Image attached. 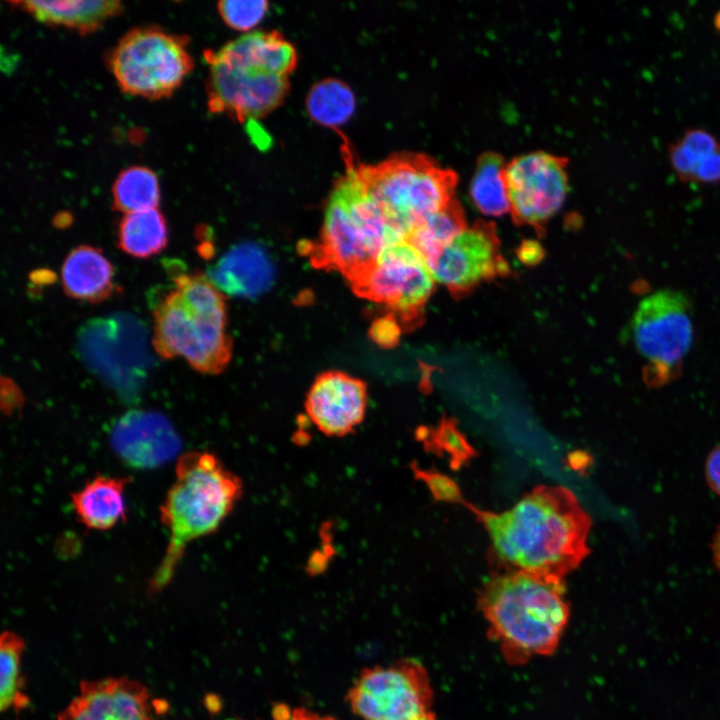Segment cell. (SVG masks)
<instances>
[{"mask_svg":"<svg viewBox=\"0 0 720 720\" xmlns=\"http://www.w3.org/2000/svg\"><path fill=\"white\" fill-rule=\"evenodd\" d=\"M467 506L486 529L497 559L512 570L564 579L590 553L591 518L565 487L538 486L500 513Z\"/></svg>","mask_w":720,"mask_h":720,"instance_id":"obj_1","label":"cell"},{"mask_svg":"<svg viewBox=\"0 0 720 720\" xmlns=\"http://www.w3.org/2000/svg\"><path fill=\"white\" fill-rule=\"evenodd\" d=\"M478 603L490 638L511 664L552 654L570 618L564 579L527 570L491 578Z\"/></svg>","mask_w":720,"mask_h":720,"instance_id":"obj_2","label":"cell"},{"mask_svg":"<svg viewBox=\"0 0 720 720\" xmlns=\"http://www.w3.org/2000/svg\"><path fill=\"white\" fill-rule=\"evenodd\" d=\"M242 495L241 480L210 452H188L177 461L175 479L160 506L168 543L148 585L150 594L172 580L188 544L215 532Z\"/></svg>","mask_w":720,"mask_h":720,"instance_id":"obj_3","label":"cell"},{"mask_svg":"<svg viewBox=\"0 0 720 720\" xmlns=\"http://www.w3.org/2000/svg\"><path fill=\"white\" fill-rule=\"evenodd\" d=\"M152 344L164 359L184 358L195 370L217 374L228 365L232 342L227 333L224 294L203 273H184L153 312Z\"/></svg>","mask_w":720,"mask_h":720,"instance_id":"obj_4","label":"cell"},{"mask_svg":"<svg viewBox=\"0 0 720 720\" xmlns=\"http://www.w3.org/2000/svg\"><path fill=\"white\" fill-rule=\"evenodd\" d=\"M401 240L400 232L361 181L346 175L338 180L329 197L313 258L351 282L384 248Z\"/></svg>","mask_w":720,"mask_h":720,"instance_id":"obj_5","label":"cell"},{"mask_svg":"<svg viewBox=\"0 0 720 720\" xmlns=\"http://www.w3.org/2000/svg\"><path fill=\"white\" fill-rule=\"evenodd\" d=\"M356 168L368 193L407 239L418 223L455 199L456 173L425 154H395Z\"/></svg>","mask_w":720,"mask_h":720,"instance_id":"obj_6","label":"cell"},{"mask_svg":"<svg viewBox=\"0 0 720 720\" xmlns=\"http://www.w3.org/2000/svg\"><path fill=\"white\" fill-rule=\"evenodd\" d=\"M184 35L155 26L137 27L121 37L108 56L120 87L150 100L170 96L193 68Z\"/></svg>","mask_w":720,"mask_h":720,"instance_id":"obj_7","label":"cell"},{"mask_svg":"<svg viewBox=\"0 0 720 720\" xmlns=\"http://www.w3.org/2000/svg\"><path fill=\"white\" fill-rule=\"evenodd\" d=\"M632 340L648 361L645 380L658 386L676 375L693 337L692 308L679 291L660 290L643 298L631 322Z\"/></svg>","mask_w":720,"mask_h":720,"instance_id":"obj_8","label":"cell"},{"mask_svg":"<svg viewBox=\"0 0 720 720\" xmlns=\"http://www.w3.org/2000/svg\"><path fill=\"white\" fill-rule=\"evenodd\" d=\"M78 347L87 365L112 388L125 395L140 389L150 356L144 327L134 316L118 313L88 322Z\"/></svg>","mask_w":720,"mask_h":720,"instance_id":"obj_9","label":"cell"},{"mask_svg":"<svg viewBox=\"0 0 720 720\" xmlns=\"http://www.w3.org/2000/svg\"><path fill=\"white\" fill-rule=\"evenodd\" d=\"M432 700L429 676L414 659L364 668L346 696L362 720H418L431 712Z\"/></svg>","mask_w":720,"mask_h":720,"instance_id":"obj_10","label":"cell"},{"mask_svg":"<svg viewBox=\"0 0 720 720\" xmlns=\"http://www.w3.org/2000/svg\"><path fill=\"white\" fill-rule=\"evenodd\" d=\"M350 283L356 294L389 307L408 326L420 318L435 280L423 257L403 240L384 248Z\"/></svg>","mask_w":720,"mask_h":720,"instance_id":"obj_11","label":"cell"},{"mask_svg":"<svg viewBox=\"0 0 720 720\" xmlns=\"http://www.w3.org/2000/svg\"><path fill=\"white\" fill-rule=\"evenodd\" d=\"M568 159L545 151L506 163L504 181L516 224L542 228L563 206L569 189Z\"/></svg>","mask_w":720,"mask_h":720,"instance_id":"obj_12","label":"cell"},{"mask_svg":"<svg viewBox=\"0 0 720 720\" xmlns=\"http://www.w3.org/2000/svg\"><path fill=\"white\" fill-rule=\"evenodd\" d=\"M209 64L207 85L211 112L225 113L245 122L276 109L289 89V76L275 75L218 61L205 53Z\"/></svg>","mask_w":720,"mask_h":720,"instance_id":"obj_13","label":"cell"},{"mask_svg":"<svg viewBox=\"0 0 720 720\" xmlns=\"http://www.w3.org/2000/svg\"><path fill=\"white\" fill-rule=\"evenodd\" d=\"M493 223L483 220L466 227L428 265L434 280L462 296L482 282L509 272L499 249Z\"/></svg>","mask_w":720,"mask_h":720,"instance_id":"obj_14","label":"cell"},{"mask_svg":"<svg viewBox=\"0 0 720 720\" xmlns=\"http://www.w3.org/2000/svg\"><path fill=\"white\" fill-rule=\"evenodd\" d=\"M155 701L147 687L127 677L80 682L79 694L57 715L58 720H156Z\"/></svg>","mask_w":720,"mask_h":720,"instance_id":"obj_15","label":"cell"},{"mask_svg":"<svg viewBox=\"0 0 720 720\" xmlns=\"http://www.w3.org/2000/svg\"><path fill=\"white\" fill-rule=\"evenodd\" d=\"M365 382L342 371H326L312 383L305 400L306 412L323 434L343 437L363 421L367 408Z\"/></svg>","mask_w":720,"mask_h":720,"instance_id":"obj_16","label":"cell"},{"mask_svg":"<svg viewBox=\"0 0 720 720\" xmlns=\"http://www.w3.org/2000/svg\"><path fill=\"white\" fill-rule=\"evenodd\" d=\"M110 441L124 462L139 469L165 464L181 446L169 420L149 410H131L122 415L112 428Z\"/></svg>","mask_w":720,"mask_h":720,"instance_id":"obj_17","label":"cell"},{"mask_svg":"<svg viewBox=\"0 0 720 720\" xmlns=\"http://www.w3.org/2000/svg\"><path fill=\"white\" fill-rule=\"evenodd\" d=\"M273 273L272 262L264 249L243 243L228 250L206 275L224 295L249 298L270 287Z\"/></svg>","mask_w":720,"mask_h":720,"instance_id":"obj_18","label":"cell"},{"mask_svg":"<svg viewBox=\"0 0 720 720\" xmlns=\"http://www.w3.org/2000/svg\"><path fill=\"white\" fill-rule=\"evenodd\" d=\"M205 53L230 65L282 76H289L297 64L294 46L277 31L246 33Z\"/></svg>","mask_w":720,"mask_h":720,"instance_id":"obj_19","label":"cell"},{"mask_svg":"<svg viewBox=\"0 0 720 720\" xmlns=\"http://www.w3.org/2000/svg\"><path fill=\"white\" fill-rule=\"evenodd\" d=\"M127 477L98 475L71 496L78 520L88 529L105 531L126 520Z\"/></svg>","mask_w":720,"mask_h":720,"instance_id":"obj_20","label":"cell"},{"mask_svg":"<svg viewBox=\"0 0 720 720\" xmlns=\"http://www.w3.org/2000/svg\"><path fill=\"white\" fill-rule=\"evenodd\" d=\"M65 293L77 300L98 303L114 289V270L101 250L82 245L65 258L61 269Z\"/></svg>","mask_w":720,"mask_h":720,"instance_id":"obj_21","label":"cell"},{"mask_svg":"<svg viewBox=\"0 0 720 720\" xmlns=\"http://www.w3.org/2000/svg\"><path fill=\"white\" fill-rule=\"evenodd\" d=\"M13 4L41 23L66 27L81 34L96 31L123 10L121 2L114 0L20 1Z\"/></svg>","mask_w":720,"mask_h":720,"instance_id":"obj_22","label":"cell"},{"mask_svg":"<svg viewBox=\"0 0 720 720\" xmlns=\"http://www.w3.org/2000/svg\"><path fill=\"white\" fill-rule=\"evenodd\" d=\"M167 242V224L157 208L127 213L120 221L118 244L130 256L148 258L157 255Z\"/></svg>","mask_w":720,"mask_h":720,"instance_id":"obj_23","label":"cell"},{"mask_svg":"<svg viewBox=\"0 0 720 720\" xmlns=\"http://www.w3.org/2000/svg\"><path fill=\"white\" fill-rule=\"evenodd\" d=\"M505 161L495 152H485L477 160L469 194L473 205L486 216H502L510 211L504 181Z\"/></svg>","mask_w":720,"mask_h":720,"instance_id":"obj_24","label":"cell"},{"mask_svg":"<svg viewBox=\"0 0 720 720\" xmlns=\"http://www.w3.org/2000/svg\"><path fill=\"white\" fill-rule=\"evenodd\" d=\"M467 227L464 212L456 199L418 223L408 241L429 265Z\"/></svg>","mask_w":720,"mask_h":720,"instance_id":"obj_25","label":"cell"},{"mask_svg":"<svg viewBox=\"0 0 720 720\" xmlns=\"http://www.w3.org/2000/svg\"><path fill=\"white\" fill-rule=\"evenodd\" d=\"M355 105L352 90L338 79L316 83L306 98V109L311 119L330 128L345 123L354 113Z\"/></svg>","mask_w":720,"mask_h":720,"instance_id":"obj_26","label":"cell"},{"mask_svg":"<svg viewBox=\"0 0 720 720\" xmlns=\"http://www.w3.org/2000/svg\"><path fill=\"white\" fill-rule=\"evenodd\" d=\"M25 641L12 631H4L0 638V709L19 712L30 704L24 692L21 659Z\"/></svg>","mask_w":720,"mask_h":720,"instance_id":"obj_27","label":"cell"},{"mask_svg":"<svg viewBox=\"0 0 720 720\" xmlns=\"http://www.w3.org/2000/svg\"><path fill=\"white\" fill-rule=\"evenodd\" d=\"M115 209L127 214L157 208L160 188L156 174L144 166L124 169L112 187Z\"/></svg>","mask_w":720,"mask_h":720,"instance_id":"obj_28","label":"cell"},{"mask_svg":"<svg viewBox=\"0 0 720 720\" xmlns=\"http://www.w3.org/2000/svg\"><path fill=\"white\" fill-rule=\"evenodd\" d=\"M720 148V141L708 130L689 128L668 146V159L673 172L682 182L694 181L698 168Z\"/></svg>","mask_w":720,"mask_h":720,"instance_id":"obj_29","label":"cell"},{"mask_svg":"<svg viewBox=\"0 0 720 720\" xmlns=\"http://www.w3.org/2000/svg\"><path fill=\"white\" fill-rule=\"evenodd\" d=\"M268 2L265 0H224L218 3V11L224 22L239 31H248L265 16Z\"/></svg>","mask_w":720,"mask_h":720,"instance_id":"obj_30","label":"cell"},{"mask_svg":"<svg viewBox=\"0 0 720 720\" xmlns=\"http://www.w3.org/2000/svg\"><path fill=\"white\" fill-rule=\"evenodd\" d=\"M272 718L273 720H337L334 717L320 715L306 708L290 707L283 703L273 706Z\"/></svg>","mask_w":720,"mask_h":720,"instance_id":"obj_31","label":"cell"},{"mask_svg":"<svg viewBox=\"0 0 720 720\" xmlns=\"http://www.w3.org/2000/svg\"><path fill=\"white\" fill-rule=\"evenodd\" d=\"M705 478L710 489L720 496V444L707 456Z\"/></svg>","mask_w":720,"mask_h":720,"instance_id":"obj_32","label":"cell"},{"mask_svg":"<svg viewBox=\"0 0 720 720\" xmlns=\"http://www.w3.org/2000/svg\"><path fill=\"white\" fill-rule=\"evenodd\" d=\"M400 335V328L393 318H385L376 324V341L384 345L395 344Z\"/></svg>","mask_w":720,"mask_h":720,"instance_id":"obj_33","label":"cell"},{"mask_svg":"<svg viewBox=\"0 0 720 720\" xmlns=\"http://www.w3.org/2000/svg\"><path fill=\"white\" fill-rule=\"evenodd\" d=\"M517 255L524 264L532 265L542 260L544 251L537 241L525 240L518 248Z\"/></svg>","mask_w":720,"mask_h":720,"instance_id":"obj_34","label":"cell"},{"mask_svg":"<svg viewBox=\"0 0 720 720\" xmlns=\"http://www.w3.org/2000/svg\"><path fill=\"white\" fill-rule=\"evenodd\" d=\"M711 552H712V558L713 562L716 566V568L720 572V526L718 527L717 531L715 532L712 543H711Z\"/></svg>","mask_w":720,"mask_h":720,"instance_id":"obj_35","label":"cell"},{"mask_svg":"<svg viewBox=\"0 0 720 720\" xmlns=\"http://www.w3.org/2000/svg\"><path fill=\"white\" fill-rule=\"evenodd\" d=\"M713 24L716 30L720 31V10L714 16Z\"/></svg>","mask_w":720,"mask_h":720,"instance_id":"obj_36","label":"cell"},{"mask_svg":"<svg viewBox=\"0 0 720 720\" xmlns=\"http://www.w3.org/2000/svg\"><path fill=\"white\" fill-rule=\"evenodd\" d=\"M418 720H437V719L432 712H429L428 714L422 716Z\"/></svg>","mask_w":720,"mask_h":720,"instance_id":"obj_37","label":"cell"}]
</instances>
